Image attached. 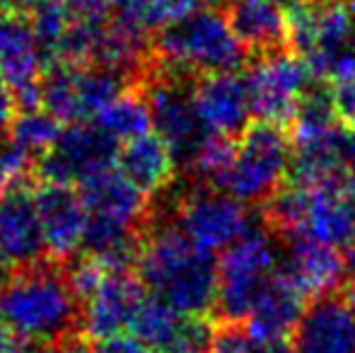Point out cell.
I'll list each match as a JSON object with an SVG mask.
<instances>
[{
  "label": "cell",
  "instance_id": "cell-21",
  "mask_svg": "<svg viewBox=\"0 0 355 353\" xmlns=\"http://www.w3.org/2000/svg\"><path fill=\"white\" fill-rule=\"evenodd\" d=\"M225 17L247 53L288 51V8L276 0H225Z\"/></svg>",
  "mask_w": 355,
  "mask_h": 353
},
{
  "label": "cell",
  "instance_id": "cell-9",
  "mask_svg": "<svg viewBox=\"0 0 355 353\" xmlns=\"http://www.w3.org/2000/svg\"><path fill=\"white\" fill-rule=\"evenodd\" d=\"M309 78L307 66L293 51L254 56L242 80L257 121L290 128L309 89Z\"/></svg>",
  "mask_w": 355,
  "mask_h": 353
},
{
  "label": "cell",
  "instance_id": "cell-31",
  "mask_svg": "<svg viewBox=\"0 0 355 353\" xmlns=\"http://www.w3.org/2000/svg\"><path fill=\"white\" fill-rule=\"evenodd\" d=\"M208 353H254V351H252V341L247 336V329L242 325L218 322L215 325L211 351Z\"/></svg>",
  "mask_w": 355,
  "mask_h": 353
},
{
  "label": "cell",
  "instance_id": "cell-18",
  "mask_svg": "<svg viewBox=\"0 0 355 353\" xmlns=\"http://www.w3.org/2000/svg\"><path fill=\"white\" fill-rule=\"evenodd\" d=\"M78 193L89 216L112 218L143 232L150 227L153 208H150L148 196L138 191L116 167H107V170L85 177L78 184Z\"/></svg>",
  "mask_w": 355,
  "mask_h": 353
},
{
  "label": "cell",
  "instance_id": "cell-19",
  "mask_svg": "<svg viewBox=\"0 0 355 353\" xmlns=\"http://www.w3.org/2000/svg\"><path fill=\"white\" fill-rule=\"evenodd\" d=\"M44 56L24 10L0 15V80L17 94L37 87L44 76Z\"/></svg>",
  "mask_w": 355,
  "mask_h": 353
},
{
  "label": "cell",
  "instance_id": "cell-36",
  "mask_svg": "<svg viewBox=\"0 0 355 353\" xmlns=\"http://www.w3.org/2000/svg\"><path fill=\"white\" fill-rule=\"evenodd\" d=\"M338 189H341L343 198H346V201L355 208V162L348 167L346 177H343V182H341V187H338Z\"/></svg>",
  "mask_w": 355,
  "mask_h": 353
},
{
  "label": "cell",
  "instance_id": "cell-14",
  "mask_svg": "<svg viewBox=\"0 0 355 353\" xmlns=\"http://www.w3.org/2000/svg\"><path fill=\"white\" fill-rule=\"evenodd\" d=\"M32 193L39 221H42L49 259H71L83 247V237L89 221V213L80 198L78 189L63 187V184L37 182L32 187Z\"/></svg>",
  "mask_w": 355,
  "mask_h": 353
},
{
  "label": "cell",
  "instance_id": "cell-38",
  "mask_svg": "<svg viewBox=\"0 0 355 353\" xmlns=\"http://www.w3.org/2000/svg\"><path fill=\"white\" fill-rule=\"evenodd\" d=\"M109 10H114V15H123V12H131L141 0H104Z\"/></svg>",
  "mask_w": 355,
  "mask_h": 353
},
{
  "label": "cell",
  "instance_id": "cell-20",
  "mask_svg": "<svg viewBox=\"0 0 355 353\" xmlns=\"http://www.w3.org/2000/svg\"><path fill=\"white\" fill-rule=\"evenodd\" d=\"M293 341L295 353H355V310L336 295L309 302Z\"/></svg>",
  "mask_w": 355,
  "mask_h": 353
},
{
  "label": "cell",
  "instance_id": "cell-2",
  "mask_svg": "<svg viewBox=\"0 0 355 353\" xmlns=\"http://www.w3.org/2000/svg\"><path fill=\"white\" fill-rule=\"evenodd\" d=\"M0 325L37 346L83 339V305L63 278L61 261L15 271L0 288Z\"/></svg>",
  "mask_w": 355,
  "mask_h": 353
},
{
  "label": "cell",
  "instance_id": "cell-25",
  "mask_svg": "<svg viewBox=\"0 0 355 353\" xmlns=\"http://www.w3.org/2000/svg\"><path fill=\"white\" fill-rule=\"evenodd\" d=\"M94 123L119 143L141 138L145 133H150V128H153L148 102H145V97L138 92V87L128 89L116 102L109 104V107L94 119Z\"/></svg>",
  "mask_w": 355,
  "mask_h": 353
},
{
  "label": "cell",
  "instance_id": "cell-33",
  "mask_svg": "<svg viewBox=\"0 0 355 353\" xmlns=\"http://www.w3.org/2000/svg\"><path fill=\"white\" fill-rule=\"evenodd\" d=\"M249 341L254 353H295L293 336H249Z\"/></svg>",
  "mask_w": 355,
  "mask_h": 353
},
{
  "label": "cell",
  "instance_id": "cell-41",
  "mask_svg": "<svg viewBox=\"0 0 355 353\" xmlns=\"http://www.w3.org/2000/svg\"><path fill=\"white\" fill-rule=\"evenodd\" d=\"M346 302L355 310V283H351V286H348V291H346Z\"/></svg>",
  "mask_w": 355,
  "mask_h": 353
},
{
  "label": "cell",
  "instance_id": "cell-29",
  "mask_svg": "<svg viewBox=\"0 0 355 353\" xmlns=\"http://www.w3.org/2000/svg\"><path fill=\"white\" fill-rule=\"evenodd\" d=\"M61 268H63V278H66L68 288H71L75 300L83 307L92 300V295L99 291V286H102L109 273L102 261L89 255H83V252H78L71 259L61 261Z\"/></svg>",
  "mask_w": 355,
  "mask_h": 353
},
{
  "label": "cell",
  "instance_id": "cell-34",
  "mask_svg": "<svg viewBox=\"0 0 355 353\" xmlns=\"http://www.w3.org/2000/svg\"><path fill=\"white\" fill-rule=\"evenodd\" d=\"M17 107H15V97L10 92V87L0 80V136H8V128L12 123Z\"/></svg>",
  "mask_w": 355,
  "mask_h": 353
},
{
  "label": "cell",
  "instance_id": "cell-7",
  "mask_svg": "<svg viewBox=\"0 0 355 353\" xmlns=\"http://www.w3.org/2000/svg\"><path fill=\"white\" fill-rule=\"evenodd\" d=\"M288 51L309 76L327 80L343 56L355 51V17L343 0H297L288 8Z\"/></svg>",
  "mask_w": 355,
  "mask_h": 353
},
{
  "label": "cell",
  "instance_id": "cell-35",
  "mask_svg": "<svg viewBox=\"0 0 355 353\" xmlns=\"http://www.w3.org/2000/svg\"><path fill=\"white\" fill-rule=\"evenodd\" d=\"M34 346L37 344H29L27 339H22L12 329L0 325V353H29Z\"/></svg>",
  "mask_w": 355,
  "mask_h": 353
},
{
  "label": "cell",
  "instance_id": "cell-28",
  "mask_svg": "<svg viewBox=\"0 0 355 353\" xmlns=\"http://www.w3.org/2000/svg\"><path fill=\"white\" fill-rule=\"evenodd\" d=\"M29 19H32L34 34H37L39 49H42L44 66L53 61L58 42L63 39V34L68 32L73 22V15L68 12V8L63 5V0H49V3L39 5V8L29 10Z\"/></svg>",
  "mask_w": 355,
  "mask_h": 353
},
{
  "label": "cell",
  "instance_id": "cell-13",
  "mask_svg": "<svg viewBox=\"0 0 355 353\" xmlns=\"http://www.w3.org/2000/svg\"><path fill=\"white\" fill-rule=\"evenodd\" d=\"M145 298V286L136 268L109 271L92 300L83 307V341L97 344L123 336Z\"/></svg>",
  "mask_w": 355,
  "mask_h": 353
},
{
  "label": "cell",
  "instance_id": "cell-27",
  "mask_svg": "<svg viewBox=\"0 0 355 353\" xmlns=\"http://www.w3.org/2000/svg\"><path fill=\"white\" fill-rule=\"evenodd\" d=\"M234 148H237V141H232V138L208 133L201 141V146H198V150L193 153L187 170L193 172V177L201 182V187L220 191V184H223L230 165H232Z\"/></svg>",
  "mask_w": 355,
  "mask_h": 353
},
{
  "label": "cell",
  "instance_id": "cell-10",
  "mask_svg": "<svg viewBox=\"0 0 355 353\" xmlns=\"http://www.w3.org/2000/svg\"><path fill=\"white\" fill-rule=\"evenodd\" d=\"M293 160L288 184L302 189H338L355 162V136L343 121L290 128Z\"/></svg>",
  "mask_w": 355,
  "mask_h": 353
},
{
  "label": "cell",
  "instance_id": "cell-6",
  "mask_svg": "<svg viewBox=\"0 0 355 353\" xmlns=\"http://www.w3.org/2000/svg\"><path fill=\"white\" fill-rule=\"evenodd\" d=\"M293 160L290 128L254 121L237 138L232 165L220 191L239 203H266L285 187Z\"/></svg>",
  "mask_w": 355,
  "mask_h": 353
},
{
  "label": "cell",
  "instance_id": "cell-15",
  "mask_svg": "<svg viewBox=\"0 0 355 353\" xmlns=\"http://www.w3.org/2000/svg\"><path fill=\"white\" fill-rule=\"evenodd\" d=\"M32 187L34 184H19L0 193V255L15 268L49 259Z\"/></svg>",
  "mask_w": 355,
  "mask_h": 353
},
{
  "label": "cell",
  "instance_id": "cell-4",
  "mask_svg": "<svg viewBox=\"0 0 355 353\" xmlns=\"http://www.w3.org/2000/svg\"><path fill=\"white\" fill-rule=\"evenodd\" d=\"M266 227L288 240H314L329 247H351L355 242V208L341 189H302L285 184L266 201Z\"/></svg>",
  "mask_w": 355,
  "mask_h": 353
},
{
  "label": "cell",
  "instance_id": "cell-40",
  "mask_svg": "<svg viewBox=\"0 0 355 353\" xmlns=\"http://www.w3.org/2000/svg\"><path fill=\"white\" fill-rule=\"evenodd\" d=\"M44 3H49V0H15V5H19V10H24V12L39 8V5H44Z\"/></svg>",
  "mask_w": 355,
  "mask_h": 353
},
{
  "label": "cell",
  "instance_id": "cell-1",
  "mask_svg": "<svg viewBox=\"0 0 355 353\" xmlns=\"http://www.w3.org/2000/svg\"><path fill=\"white\" fill-rule=\"evenodd\" d=\"M136 273L150 295L184 317H208L218 295V261L198 250L174 223L143 232Z\"/></svg>",
  "mask_w": 355,
  "mask_h": 353
},
{
  "label": "cell",
  "instance_id": "cell-32",
  "mask_svg": "<svg viewBox=\"0 0 355 353\" xmlns=\"http://www.w3.org/2000/svg\"><path fill=\"white\" fill-rule=\"evenodd\" d=\"M75 353H155L150 351L148 346L138 344L133 336H116V339L109 341H97V344H89V341H78L75 346Z\"/></svg>",
  "mask_w": 355,
  "mask_h": 353
},
{
  "label": "cell",
  "instance_id": "cell-39",
  "mask_svg": "<svg viewBox=\"0 0 355 353\" xmlns=\"http://www.w3.org/2000/svg\"><path fill=\"white\" fill-rule=\"evenodd\" d=\"M343 259H346V276L351 278V283H355V242L346 250Z\"/></svg>",
  "mask_w": 355,
  "mask_h": 353
},
{
  "label": "cell",
  "instance_id": "cell-12",
  "mask_svg": "<svg viewBox=\"0 0 355 353\" xmlns=\"http://www.w3.org/2000/svg\"><path fill=\"white\" fill-rule=\"evenodd\" d=\"M174 225L198 247L208 252H225L252 227L244 203L215 189L198 187L184 193L174 206Z\"/></svg>",
  "mask_w": 355,
  "mask_h": 353
},
{
  "label": "cell",
  "instance_id": "cell-3",
  "mask_svg": "<svg viewBox=\"0 0 355 353\" xmlns=\"http://www.w3.org/2000/svg\"><path fill=\"white\" fill-rule=\"evenodd\" d=\"M247 49L234 37L225 12L206 8L162 27L153 39V58L174 76L201 78L234 73L247 61Z\"/></svg>",
  "mask_w": 355,
  "mask_h": 353
},
{
  "label": "cell",
  "instance_id": "cell-22",
  "mask_svg": "<svg viewBox=\"0 0 355 353\" xmlns=\"http://www.w3.org/2000/svg\"><path fill=\"white\" fill-rule=\"evenodd\" d=\"M307 307L309 300L302 291L278 268L259 295L244 329L249 336H293Z\"/></svg>",
  "mask_w": 355,
  "mask_h": 353
},
{
  "label": "cell",
  "instance_id": "cell-43",
  "mask_svg": "<svg viewBox=\"0 0 355 353\" xmlns=\"http://www.w3.org/2000/svg\"><path fill=\"white\" fill-rule=\"evenodd\" d=\"M346 126H348V128H351V133H353V136H355V117L351 119V121H348V123H346Z\"/></svg>",
  "mask_w": 355,
  "mask_h": 353
},
{
  "label": "cell",
  "instance_id": "cell-44",
  "mask_svg": "<svg viewBox=\"0 0 355 353\" xmlns=\"http://www.w3.org/2000/svg\"><path fill=\"white\" fill-rule=\"evenodd\" d=\"M348 8H351V12H353V17H355V0H351V5H348Z\"/></svg>",
  "mask_w": 355,
  "mask_h": 353
},
{
  "label": "cell",
  "instance_id": "cell-23",
  "mask_svg": "<svg viewBox=\"0 0 355 353\" xmlns=\"http://www.w3.org/2000/svg\"><path fill=\"white\" fill-rule=\"evenodd\" d=\"M119 172L145 196H155L162 189H167L177 172V160L172 150L164 146V141L155 131L145 133L141 138H133L119 146L116 162Z\"/></svg>",
  "mask_w": 355,
  "mask_h": 353
},
{
  "label": "cell",
  "instance_id": "cell-17",
  "mask_svg": "<svg viewBox=\"0 0 355 353\" xmlns=\"http://www.w3.org/2000/svg\"><path fill=\"white\" fill-rule=\"evenodd\" d=\"M278 268L302 291L309 302L329 298L346 281V259L336 247L314 240H288Z\"/></svg>",
  "mask_w": 355,
  "mask_h": 353
},
{
  "label": "cell",
  "instance_id": "cell-5",
  "mask_svg": "<svg viewBox=\"0 0 355 353\" xmlns=\"http://www.w3.org/2000/svg\"><path fill=\"white\" fill-rule=\"evenodd\" d=\"M278 264L281 257L271 230L252 223V227L218 259V295L213 310L218 322H247L261 291L278 271Z\"/></svg>",
  "mask_w": 355,
  "mask_h": 353
},
{
  "label": "cell",
  "instance_id": "cell-8",
  "mask_svg": "<svg viewBox=\"0 0 355 353\" xmlns=\"http://www.w3.org/2000/svg\"><path fill=\"white\" fill-rule=\"evenodd\" d=\"M136 87L148 102L153 131L172 150L177 167H189L193 153L208 136L193 107L191 78L174 76L153 58Z\"/></svg>",
  "mask_w": 355,
  "mask_h": 353
},
{
  "label": "cell",
  "instance_id": "cell-16",
  "mask_svg": "<svg viewBox=\"0 0 355 353\" xmlns=\"http://www.w3.org/2000/svg\"><path fill=\"white\" fill-rule=\"evenodd\" d=\"M191 99L203 131L237 141L249 126L247 87L237 73H215L191 80Z\"/></svg>",
  "mask_w": 355,
  "mask_h": 353
},
{
  "label": "cell",
  "instance_id": "cell-11",
  "mask_svg": "<svg viewBox=\"0 0 355 353\" xmlns=\"http://www.w3.org/2000/svg\"><path fill=\"white\" fill-rule=\"evenodd\" d=\"M121 143L114 141L94 121H80L63 126L53 148L37 160L34 177L44 184L73 187L99 170L114 167Z\"/></svg>",
  "mask_w": 355,
  "mask_h": 353
},
{
  "label": "cell",
  "instance_id": "cell-37",
  "mask_svg": "<svg viewBox=\"0 0 355 353\" xmlns=\"http://www.w3.org/2000/svg\"><path fill=\"white\" fill-rule=\"evenodd\" d=\"M75 346H78V341L75 344H39L29 353H75Z\"/></svg>",
  "mask_w": 355,
  "mask_h": 353
},
{
  "label": "cell",
  "instance_id": "cell-30",
  "mask_svg": "<svg viewBox=\"0 0 355 353\" xmlns=\"http://www.w3.org/2000/svg\"><path fill=\"white\" fill-rule=\"evenodd\" d=\"M334 107L343 123L355 117V51L343 56L327 78Z\"/></svg>",
  "mask_w": 355,
  "mask_h": 353
},
{
  "label": "cell",
  "instance_id": "cell-42",
  "mask_svg": "<svg viewBox=\"0 0 355 353\" xmlns=\"http://www.w3.org/2000/svg\"><path fill=\"white\" fill-rule=\"evenodd\" d=\"M10 10H15V0H0V15L10 12Z\"/></svg>",
  "mask_w": 355,
  "mask_h": 353
},
{
  "label": "cell",
  "instance_id": "cell-24",
  "mask_svg": "<svg viewBox=\"0 0 355 353\" xmlns=\"http://www.w3.org/2000/svg\"><path fill=\"white\" fill-rule=\"evenodd\" d=\"M184 325H187V317L172 310L159 298L148 295L143 300L141 310L133 317L128 336H133L138 344L148 346L155 353H169L172 346L177 344Z\"/></svg>",
  "mask_w": 355,
  "mask_h": 353
},
{
  "label": "cell",
  "instance_id": "cell-26",
  "mask_svg": "<svg viewBox=\"0 0 355 353\" xmlns=\"http://www.w3.org/2000/svg\"><path fill=\"white\" fill-rule=\"evenodd\" d=\"M61 131H63V123L58 121V119H53L51 114L44 112V109H37V112L15 114L5 138L39 160V157L51 150L53 143L61 136Z\"/></svg>",
  "mask_w": 355,
  "mask_h": 353
}]
</instances>
